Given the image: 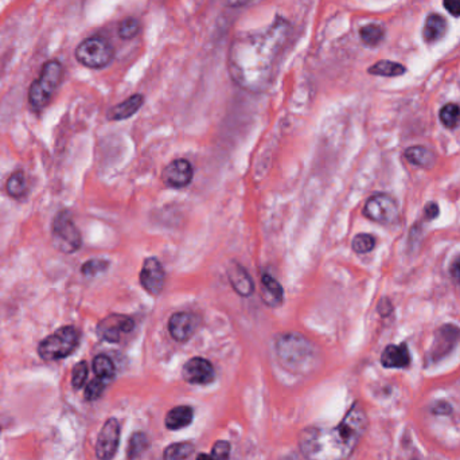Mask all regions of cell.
<instances>
[{
  "instance_id": "5bb4252c",
  "label": "cell",
  "mask_w": 460,
  "mask_h": 460,
  "mask_svg": "<svg viewBox=\"0 0 460 460\" xmlns=\"http://www.w3.org/2000/svg\"><path fill=\"white\" fill-rule=\"evenodd\" d=\"M194 178V168L186 159H175L167 164L162 173V179L168 187L182 189L192 183Z\"/></svg>"
},
{
  "instance_id": "d6986e66",
  "label": "cell",
  "mask_w": 460,
  "mask_h": 460,
  "mask_svg": "<svg viewBox=\"0 0 460 460\" xmlns=\"http://www.w3.org/2000/svg\"><path fill=\"white\" fill-rule=\"evenodd\" d=\"M144 104V97L143 94H134L131 97H128L127 100H124L123 103L115 105L109 113H108V119L112 121H120V120H127L132 118L135 113H137V111Z\"/></svg>"
},
{
  "instance_id": "836d02e7",
  "label": "cell",
  "mask_w": 460,
  "mask_h": 460,
  "mask_svg": "<svg viewBox=\"0 0 460 460\" xmlns=\"http://www.w3.org/2000/svg\"><path fill=\"white\" fill-rule=\"evenodd\" d=\"M88 373H89V368L88 363L85 361H81L75 365L72 371V386L75 387V390L81 389L82 386L85 385V381L88 378Z\"/></svg>"
},
{
  "instance_id": "1f68e13d",
  "label": "cell",
  "mask_w": 460,
  "mask_h": 460,
  "mask_svg": "<svg viewBox=\"0 0 460 460\" xmlns=\"http://www.w3.org/2000/svg\"><path fill=\"white\" fill-rule=\"evenodd\" d=\"M140 32V23L135 18H125L119 25V37L121 39H132Z\"/></svg>"
},
{
  "instance_id": "f35d334b",
  "label": "cell",
  "mask_w": 460,
  "mask_h": 460,
  "mask_svg": "<svg viewBox=\"0 0 460 460\" xmlns=\"http://www.w3.org/2000/svg\"><path fill=\"white\" fill-rule=\"evenodd\" d=\"M392 311H393V307H392V303L389 302V299H383L378 304V312L383 316H387Z\"/></svg>"
},
{
  "instance_id": "83f0119b",
  "label": "cell",
  "mask_w": 460,
  "mask_h": 460,
  "mask_svg": "<svg viewBox=\"0 0 460 460\" xmlns=\"http://www.w3.org/2000/svg\"><path fill=\"white\" fill-rule=\"evenodd\" d=\"M439 118L442 120L445 128L454 130L459 125L460 123V106L454 103L445 104L439 113Z\"/></svg>"
},
{
  "instance_id": "7c38bea8",
  "label": "cell",
  "mask_w": 460,
  "mask_h": 460,
  "mask_svg": "<svg viewBox=\"0 0 460 460\" xmlns=\"http://www.w3.org/2000/svg\"><path fill=\"white\" fill-rule=\"evenodd\" d=\"M198 326L199 318L194 312H177L168 321L170 335L177 342L189 341L197 332Z\"/></svg>"
},
{
  "instance_id": "8fae6325",
  "label": "cell",
  "mask_w": 460,
  "mask_h": 460,
  "mask_svg": "<svg viewBox=\"0 0 460 460\" xmlns=\"http://www.w3.org/2000/svg\"><path fill=\"white\" fill-rule=\"evenodd\" d=\"M163 266L156 257H149L144 260L140 271V284L152 297H158L164 288Z\"/></svg>"
},
{
  "instance_id": "f546056e",
  "label": "cell",
  "mask_w": 460,
  "mask_h": 460,
  "mask_svg": "<svg viewBox=\"0 0 460 460\" xmlns=\"http://www.w3.org/2000/svg\"><path fill=\"white\" fill-rule=\"evenodd\" d=\"M374 247H375V238L373 237L371 235H368V233L356 235V237L353 238V242H352L353 251L358 253V254L371 252L374 249Z\"/></svg>"
},
{
  "instance_id": "603a6c76",
  "label": "cell",
  "mask_w": 460,
  "mask_h": 460,
  "mask_svg": "<svg viewBox=\"0 0 460 460\" xmlns=\"http://www.w3.org/2000/svg\"><path fill=\"white\" fill-rule=\"evenodd\" d=\"M405 72L406 68L404 65L387 60L378 61L368 69L369 75H381V77H399L405 75Z\"/></svg>"
},
{
  "instance_id": "cb8c5ba5",
  "label": "cell",
  "mask_w": 460,
  "mask_h": 460,
  "mask_svg": "<svg viewBox=\"0 0 460 460\" xmlns=\"http://www.w3.org/2000/svg\"><path fill=\"white\" fill-rule=\"evenodd\" d=\"M6 190L10 197H13L15 199L25 197L27 193V180L25 177V173L20 170L13 173L10 175V178L7 179Z\"/></svg>"
},
{
  "instance_id": "ffe728a7",
  "label": "cell",
  "mask_w": 460,
  "mask_h": 460,
  "mask_svg": "<svg viewBox=\"0 0 460 460\" xmlns=\"http://www.w3.org/2000/svg\"><path fill=\"white\" fill-rule=\"evenodd\" d=\"M194 417L193 408L187 406V405H180V406H175L173 408L167 415H166V420L164 424L168 430H182L187 425L192 424Z\"/></svg>"
},
{
  "instance_id": "52a82bcc",
  "label": "cell",
  "mask_w": 460,
  "mask_h": 460,
  "mask_svg": "<svg viewBox=\"0 0 460 460\" xmlns=\"http://www.w3.org/2000/svg\"><path fill=\"white\" fill-rule=\"evenodd\" d=\"M53 244L63 253H75L81 248L82 238L68 210H61L51 223Z\"/></svg>"
},
{
  "instance_id": "484cf974",
  "label": "cell",
  "mask_w": 460,
  "mask_h": 460,
  "mask_svg": "<svg viewBox=\"0 0 460 460\" xmlns=\"http://www.w3.org/2000/svg\"><path fill=\"white\" fill-rule=\"evenodd\" d=\"M93 371L97 378H101L104 381H111L115 375V365L113 361L105 354L94 356L93 359Z\"/></svg>"
},
{
  "instance_id": "5b68a950",
  "label": "cell",
  "mask_w": 460,
  "mask_h": 460,
  "mask_svg": "<svg viewBox=\"0 0 460 460\" xmlns=\"http://www.w3.org/2000/svg\"><path fill=\"white\" fill-rule=\"evenodd\" d=\"M80 344V331L73 326H63L46 337L38 344V354L47 362L72 356Z\"/></svg>"
},
{
  "instance_id": "2e32d148",
  "label": "cell",
  "mask_w": 460,
  "mask_h": 460,
  "mask_svg": "<svg viewBox=\"0 0 460 460\" xmlns=\"http://www.w3.org/2000/svg\"><path fill=\"white\" fill-rule=\"evenodd\" d=\"M381 363L386 369H405L411 363V354L406 343L389 344L381 354Z\"/></svg>"
},
{
  "instance_id": "4fadbf2b",
  "label": "cell",
  "mask_w": 460,
  "mask_h": 460,
  "mask_svg": "<svg viewBox=\"0 0 460 460\" xmlns=\"http://www.w3.org/2000/svg\"><path fill=\"white\" fill-rule=\"evenodd\" d=\"M182 375L189 384L206 385L214 380L216 371L208 359L202 356H194L185 363Z\"/></svg>"
},
{
  "instance_id": "4316f807",
  "label": "cell",
  "mask_w": 460,
  "mask_h": 460,
  "mask_svg": "<svg viewBox=\"0 0 460 460\" xmlns=\"http://www.w3.org/2000/svg\"><path fill=\"white\" fill-rule=\"evenodd\" d=\"M194 452V445L190 442L175 443L168 445L163 452V460H185L187 459Z\"/></svg>"
},
{
  "instance_id": "8992f818",
  "label": "cell",
  "mask_w": 460,
  "mask_h": 460,
  "mask_svg": "<svg viewBox=\"0 0 460 460\" xmlns=\"http://www.w3.org/2000/svg\"><path fill=\"white\" fill-rule=\"evenodd\" d=\"M75 58L89 69H103L115 56L112 45L101 37H90L75 49Z\"/></svg>"
},
{
  "instance_id": "7402d4cb",
  "label": "cell",
  "mask_w": 460,
  "mask_h": 460,
  "mask_svg": "<svg viewBox=\"0 0 460 460\" xmlns=\"http://www.w3.org/2000/svg\"><path fill=\"white\" fill-rule=\"evenodd\" d=\"M406 161L409 163L415 164L420 168L430 170L436 164V156L430 149L421 147V146H414L405 149L404 152Z\"/></svg>"
},
{
  "instance_id": "6da1fadb",
  "label": "cell",
  "mask_w": 460,
  "mask_h": 460,
  "mask_svg": "<svg viewBox=\"0 0 460 460\" xmlns=\"http://www.w3.org/2000/svg\"><path fill=\"white\" fill-rule=\"evenodd\" d=\"M291 31V23L282 16H276L267 29L236 37L228 56V68L233 82L251 93L267 89Z\"/></svg>"
},
{
  "instance_id": "3957f363",
  "label": "cell",
  "mask_w": 460,
  "mask_h": 460,
  "mask_svg": "<svg viewBox=\"0 0 460 460\" xmlns=\"http://www.w3.org/2000/svg\"><path fill=\"white\" fill-rule=\"evenodd\" d=\"M276 356L282 368L295 374H307L316 368L318 349L299 332H285L278 337Z\"/></svg>"
},
{
  "instance_id": "d590c367",
  "label": "cell",
  "mask_w": 460,
  "mask_h": 460,
  "mask_svg": "<svg viewBox=\"0 0 460 460\" xmlns=\"http://www.w3.org/2000/svg\"><path fill=\"white\" fill-rule=\"evenodd\" d=\"M445 10L454 16H460V0H443Z\"/></svg>"
},
{
  "instance_id": "e575fe53",
  "label": "cell",
  "mask_w": 460,
  "mask_h": 460,
  "mask_svg": "<svg viewBox=\"0 0 460 460\" xmlns=\"http://www.w3.org/2000/svg\"><path fill=\"white\" fill-rule=\"evenodd\" d=\"M108 381H104L101 378H94L92 380L89 384L85 387V400L87 401H96L101 397V394L104 393L105 386H106Z\"/></svg>"
},
{
  "instance_id": "ab89813d",
  "label": "cell",
  "mask_w": 460,
  "mask_h": 460,
  "mask_svg": "<svg viewBox=\"0 0 460 460\" xmlns=\"http://www.w3.org/2000/svg\"><path fill=\"white\" fill-rule=\"evenodd\" d=\"M254 0H226L228 6L230 7H241V6H247L249 3H252Z\"/></svg>"
},
{
  "instance_id": "ba28073f",
  "label": "cell",
  "mask_w": 460,
  "mask_h": 460,
  "mask_svg": "<svg viewBox=\"0 0 460 460\" xmlns=\"http://www.w3.org/2000/svg\"><path fill=\"white\" fill-rule=\"evenodd\" d=\"M363 216L374 223L392 225L397 223L400 211L397 202L387 194H374L363 206Z\"/></svg>"
},
{
  "instance_id": "ac0fdd59",
  "label": "cell",
  "mask_w": 460,
  "mask_h": 460,
  "mask_svg": "<svg viewBox=\"0 0 460 460\" xmlns=\"http://www.w3.org/2000/svg\"><path fill=\"white\" fill-rule=\"evenodd\" d=\"M261 299L271 309L280 307L284 302L282 284L268 273L261 275Z\"/></svg>"
},
{
  "instance_id": "74e56055",
  "label": "cell",
  "mask_w": 460,
  "mask_h": 460,
  "mask_svg": "<svg viewBox=\"0 0 460 460\" xmlns=\"http://www.w3.org/2000/svg\"><path fill=\"white\" fill-rule=\"evenodd\" d=\"M424 214H425V218H427V220H435V218L439 216V206H437L435 202H430V204L425 206Z\"/></svg>"
},
{
  "instance_id": "4dcf8cb0",
  "label": "cell",
  "mask_w": 460,
  "mask_h": 460,
  "mask_svg": "<svg viewBox=\"0 0 460 460\" xmlns=\"http://www.w3.org/2000/svg\"><path fill=\"white\" fill-rule=\"evenodd\" d=\"M229 456H230V445L228 442L220 440L214 445L210 455L201 454L198 455L197 460H229Z\"/></svg>"
},
{
  "instance_id": "30bf717a",
  "label": "cell",
  "mask_w": 460,
  "mask_h": 460,
  "mask_svg": "<svg viewBox=\"0 0 460 460\" xmlns=\"http://www.w3.org/2000/svg\"><path fill=\"white\" fill-rule=\"evenodd\" d=\"M120 443V424L115 417L105 421L96 443V455L100 460H111L118 452Z\"/></svg>"
},
{
  "instance_id": "e0dca14e",
  "label": "cell",
  "mask_w": 460,
  "mask_h": 460,
  "mask_svg": "<svg viewBox=\"0 0 460 460\" xmlns=\"http://www.w3.org/2000/svg\"><path fill=\"white\" fill-rule=\"evenodd\" d=\"M458 338H459V330L456 327L443 326L442 328H439L432 352H430V356L433 359H439L445 356L449 350H452Z\"/></svg>"
},
{
  "instance_id": "9a60e30c",
  "label": "cell",
  "mask_w": 460,
  "mask_h": 460,
  "mask_svg": "<svg viewBox=\"0 0 460 460\" xmlns=\"http://www.w3.org/2000/svg\"><path fill=\"white\" fill-rule=\"evenodd\" d=\"M228 279L233 291L242 297H252L254 282L248 271L237 261H230L228 266Z\"/></svg>"
},
{
  "instance_id": "d6a6232c",
  "label": "cell",
  "mask_w": 460,
  "mask_h": 460,
  "mask_svg": "<svg viewBox=\"0 0 460 460\" xmlns=\"http://www.w3.org/2000/svg\"><path fill=\"white\" fill-rule=\"evenodd\" d=\"M108 267H109V261L101 260V259H92L82 264L81 272L87 278H93L96 275H100L105 272Z\"/></svg>"
},
{
  "instance_id": "f1b7e54d",
  "label": "cell",
  "mask_w": 460,
  "mask_h": 460,
  "mask_svg": "<svg viewBox=\"0 0 460 460\" xmlns=\"http://www.w3.org/2000/svg\"><path fill=\"white\" fill-rule=\"evenodd\" d=\"M149 436L143 432H136L131 439H130V445H128V459L134 460L139 458L149 447Z\"/></svg>"
},
{
  "instance_id": "d4e9b609",
  "label": "cell",
  "mask_w": 460,
  "mask_h": 460,
  "mask_svg": "<svg viewBox=\"0 0 460 460\" xmlns=\"http://www.w3.org/2000/svg\"><path fill=\"white\" fill-rule=\"evenodd\" d=\"M359 37H361V41L365 45L369 46V47H375V46L380 45L384 41V38H385V30L380 25L371 23V25L363 26L359 30Z\"/></svg>"
},
{
  "instance_id": "44dd1931",
  "label": "cell",
  "mask_w": 460,
  "mask_h": 460,
  "mask_svg": "<svg viewBox=\"0 0 460 460\" xmlns=\"http://www.w3.org/2000/svg\"><path fill=\"white\" fill-rule=\"evenodd\" d=\"M447 20L439 14H430L425 19V25L423 29V38L428 44H435L440 41L447 32Z\"/></svg>"
},
{
  "instance_id": "9c48e42d",
  "label": "cell",
  "mask_w": 460,
  "mask_h": 460,
  "mask_svg": "<svg viewBox=\"0 0 460 460\" xmlns=\"http://www.w3.org/2000/svg\"><path fill=\"white\" fill-rule=\"evenodd\" d=\"M135 322L132 318L113 313L104 318L97 325V334L101 340L109 343H118L125 334H130L134 330Z\"/></svg>"
},
{
  "instance_id": "277c9868",
  "label": "cell",
  "mask_w": 460,
  "mask_h": 460,
  "mask_svg": "<svg viewBox=\"0 0 460 460\" xmlns=\"http://www.w3.org/2000/svg\"><path fill=\"white\" fill-rule=\"evenodd\" d=\"M62 65L60 61H47L41 75L31 84L29 89V103L34 111H42L49 104L51 96L60 87L62 80Z\"/></svg>"
},
{
  "instance_id": "7a4b0ae2",
  "label": "cell",
  "mask_w": 460,
  "mask_h": 460,
  "mask_svg": "<svg viewBox=\"0 0 460 460\" xmlns=\"http://www.w3.org/2000/svg\"><path fill=\"white\" fill-rule=\"evenodd\" d=\"M366 428V414L361 404L356 402L338 425L303 430L299 445L307 460H346L356 449Z\"/></svg>"
},
{
  "instance_id": "8d00e7d4",
  "label": "cell",
  "mask_w": 460,
  "mask_h": 460,
  "mask_svg": "<svg viewBox=\"0 0 460 460\" xmlns=\"http://www.w3.org/2000/svg\"><path fill=\"white\" fill-rule=\"evenodd\" d=\"M449 275H451V278L454 279V282H458L460 285V256H458V257L452 261V264H451V267H449Z\"/></svg>"
}]
</instances>
